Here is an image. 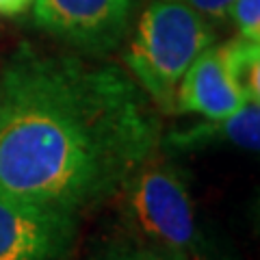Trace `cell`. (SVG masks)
I'll use <instances>...</instances> for the list:
<instances>
[{
  "label": "cell",
  "mask_w": 260,
  "mask_h": 260,
  "mask_svg": "<svg viewBox=\"0 0 260 260\" xmlns=\"http://www.w3.org/2000/svg\"><path fill=\"white\" fill-rule=\"evenodd\" d=\"M219 59L232 87L245 102L260 100V42L245 37L230 39L219 46Z\"/></svg>",
  "instance_id": "obj_8"
},
{
  "label": "cell",
  "mask_w": 260,
  "mask_h": 260,
  "mask_svg": "<svg viewBox=\"0 0 260 260\" xmlns=\"http://www.w3.org/2000/svg\"><path fill=\"white\" fill-rule=\"evenodd\" d=\"M213 44L215 30L204 15L180 0H154L137 22L126 65L145 95L174 111L184 72Z\"/></svg>",
  "instance_id": "obj_2"
},
{
  "label": "cell",
  "mask_w": 260,
  "mask_h": 260,
  "mask_svg": "<svg viewBox=\"0 0 260 260\" xmlns=\"http://www.w3.org/2000/svg\"><path fill=\"white\" fill-rule=\"evenodd\" d=\"M160 143L174 152H195L210 145H237L247 152L260 148V107L247 102L241 111L223 119H208L184 130H174L160 137Z\"/></svg>",
  "instance_id": "obj_7"
},
{
  "label": "cell",
  "mask_w": 260,
  "mask_h": 260,
  "mask_svg": "<svg viewBox=\"0 0 260 260\" xmlns=\"http://www.w3.org/2000/svg\"><path fill=\"white\" fill-rule=\"evenodd\" d=\"M160 121L115 65L22 44L0 72V193L76 213L115 195Z\"/></svg>",
  "instance_id": "obj_1"
},
{
  "label": "cell",
  "mask_w": 260,
  "mask_h": 260,
  "mask_svg": "<svg viewBox=\"0 0 260 260\" xmlns=\"http://www.w3.org/2000/svg\"><path fill=\"white\" fill-rule=\"evenodd\" d=\"M137 0H35L39 28L85 52H109L124 39Z\"/></svg>",
  "instance_id": "obj_5"
},
{
  "label": "cell",
  "mask_w": 260,
  "mask_h": 260,
  "mask_svg": "<svg viewBox=\"0 0 260 260\" xmlns=\"http://www.w3.org/2000/svg\"><path fill=\"white\" fill-rule=\"evenodd\" d=\"M121 213L130 230L156 249L189 251L200 245L195 208L186 182L174 167L143 162L117 189Z\"/></svg>",
  "instance_id": "obj_3"
},
{
  "label": "cell",
  "mask_w": 260,
  "mask_h": 260,
  "mask_svg": "<svg viewBox=\"0 0 260 260\" xmlns=\"http://www.w3.org/2000/svg\"><path fill=\"white\" fill-rule=\"evenodd\" d=\"M180 3L189 5L193 11L204 15L206 20L225 22V20H230V9H232L234 0H180Z\"/></svg>",
  "instance_id": "obj_10"
},
{
  "label": "cell",
  "mask_w": 260,
  "mask_h": 260,
  "mask_svg": "<svg viewBox=\"0 0 260 260\" xmlns=\"http://www.w3.org/2000/svg\"><path fill=\"white\" fill-rule=\"evenodd\" d=\"M186 256H189V260H237L234 256L217 251L215 247H202V245H195Z\"/></svg>",
  "instance_id": "obj_12"
},
{
  "label": "cell",
  "mask_w": 260,
  "mask_h": 260,
  "mask_svg": "<svg viewBox=\"0 0 260 260\" xmlns=\"http://www.w3.org/2000/svg\"><path fill=\"white\" fill-rule=\"evenodd\" d=\"M154 260H189L184 251H172V249H152Z\"/></svg>",
  "instance_id": "obj_14"
},
{
  "label": "cell",
  "mask_w": 260,
  "mask_h": 260,
  "mask_svg": "<svg viewBox=\"0 0 260 260\" xmlns=\"http://www.w3.org/2000/svg\"><path fill=\"white\" fill-rule=\"evenodd\" d=\"M35 0H0V13L3 15H20L28 9Z\"/></svg>",
  "instance_id": "obj_13"
},
{
  "label": "cell",
  "mask_w": 260,
  "mask_h": 260,
  "mask_svg": "<svg viewBox=\"0 0 260 260\" xmlns=\"http://www.w3.org/2000/svg\"><path fill=\"white\" fill-rule=\"evenodd\" d=\"M230 20L237 24L241 37L260 42V0H234Z\"/></svg>",
  "instance_id": "obj_9"
},
{
  "label": "cell",
  "mask_w": 260,
  "mask_h": 260,
  "mask_svg": "<svg viewBox=\"0 0 260 260\" xmlns=\"http://www.w3.org/2000/svg\"><path fill=\"white\" fill-rule=\"evenodd\" d=\"M245 100L228 80L219 46H208L195 59L178 85L176 107L184 113H198L206 119H223L245 107Z\"/></svg>",
  "instance_id": "obj_6"
},
{
  "label": "cell",
  "mask_w": 260,
  "mask_h": 260,
  "mask_svg": "<svg viewBox=\"0 0 260 260\" xmlns=\"http://www.w3.org/2000/svg\"><path fill=\"white\" fill-rule=\"evenodd\" d=\"M93 260H154V251L150 247L135 245H111Z\"/></svg>",
  "instance_id": "obj_11"
},
{
  "label": "cell",
  "mask_w": 260,
  "mask_h": 260,
  "mask_svg": "<svg viewBox=\"0 0 260 260\" xmlns=\"http://www.w3.org/2000/svg\"><path fill=\"white\" fill-rule=\"evenodd\" d=\"M76 237V215L0 193V260H63Z\"/></svg>",
  "instance_id": "obj_4"
}]
</instances>
